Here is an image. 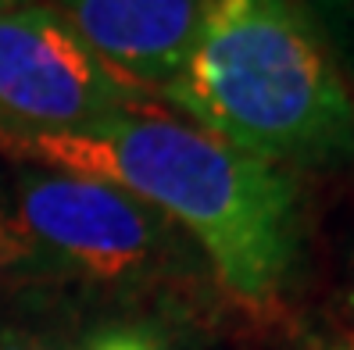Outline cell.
<instances>
[{"instance_id": "6", "label": "cell", "mask_w": 354, "mask_h": 350, "mask_svg": "<svg viewBox=\"0 0 354 350\" xmlns=\"http://www.w3.org/2000/svg\"><path fill=\"white\" fill-rule=\"evenodd\" d=\"M311 8L354 50V0H311Z\"/></svg>"}, {"instance_id": "8", "label": "cell", "mask_w": 354, "mask_h": 350, "mask_svg": "<svg viewBox=\"0 0 354 350\" xmlns=\"http://www.w3.org/2000/svg\"><path fill=\"white\" fill-rule=\"evenodd\" d=\"M26 257H29V243L22 240V233H18L11 211H4V204H0V269L18 264Z\"/></svg>"}, {"instance_id": "1", "label": "cell", "mask_w": 354, "mask_h": 350, "mask_svg": "<svg viewBox=\"0 0 354 350\" xmlns=\"http://www.w3.org/2000/svg\"><path fill=\"white\" fill-rule=\"evenodd\" d=\"M0 147L104 179L183 225L222 290L251 307L272 304L297 264V182L194 121L136 108L79 133H8Z\"/></svg>"}, {"instance_id": "3", "label": "cell", "mask_w": 354, "mask_h": 350, "mask_svg": "<svg viewBox=\"0 0 354 350\" xmlns=\"http://www.w3.org/2000/svg\"><path fill=\"white\" fill-rule=\"evenodd\" d=\"M143 108L97 54L47 8L0 11V118L18 133H79Z\"/></svg>"}, {"instance_id": "11", "label": "cell", "mask_w": 354, "mask_h": 350, "mask_svg": "<svg viewBox=\"0 0 354 350\" xmlns=\"http://www.w3.org/2000/svg\"><path fill=\"white\" fill-rule=\"evenodd\" d=\"M11 8H26V0H0V11H11Z\"/></svg>"}, {"instance_id": "10", "label": "cell", "mask_w": 354, "mask_h": 350, "mask_svg": "<svg viewBox=\"0 0 354 350\" xmlns=\"http://www.w3.org/2000/svg\"><path fill=\"white\" fill-rule=\"evenodd\" d=\"M329 350H354V333H351V336H344L340 343H333Z\"/></svg>"}, {"instance_id": "5", "label": "cell", "mask_w": 354, "mask_h": 350, "mask_svg": "<svg viewBox=\"0 0 354 350\" xmlns=\"http://www.w3.org/2000/svg\"><path fill=\"white\" fill-rule=\"evenodd\" d=\"M207 0H61V18L136 93H161L201 32Z\"/></svg>"}, {"instance_id": "4", "label": "cell", "mask_w": 354, "mask_h": 350, "mask_svg": "<svg viewBox=\"0 0 354 350\" xmlns=\"http://www.w3.org/2000/svg\"><path fill=\"white\" fill-rule=\"evenodd\" d=\"M29 254H50L90 279H126L161 251L165 218L93 175L26 172L11 211Z\"/></svg>"}, {"instance_id": "7", "label": "cell", "mask_w": 354, "mask_h": 350, "mask_svg": "<svg viewBox=\"0 0 354 350\" xmlns=\"http://www.w3.org/2000/svg\"><path fill=\"white\" fill-rule=\"evenodd\" d=\"M86 350H161L147 333L140 329H108V333H97Z\"/></svg>"}, {"instance_id": "2", "label": "cell", "mask_w": 354, "mask_h": 350, "mask_svg": "<svg viewBox=\"0 0 354 350\" xmlns=\"http://www.w3.org/2000/svg\"><path fill=\"white\" fill-rule=\"evenodd\" d=\"M165 100L268 164L354 157V93L297 0H207Z\"/></svg>"}, {"instance_id": "9", "label": "cell", "mask_w": 354, "mask_h": 350, "mask_svg": "<svg viewBox=\"0 0 354 350\" xmlns=\"http://www.w3.org/2000/svg\"><path fill=\"white\" fill-rule=\"evenodd\" d=\"M0 350H54V347H47L36 336H26V333H4L0 336Z\"/></svg>"}]
</instances>
